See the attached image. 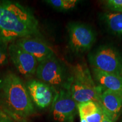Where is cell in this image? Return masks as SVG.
Here are the masks:
<instances>
[{"label":"cell","mask_w":122,"mask_h":122,"mask_svg":"<svg viewBox=\"0 0 122 122\" xmlns=\"http://www.w3.org/2000/svg\"><path fill=\"white\" fill-rule=\"evenodd\" d=\"M0 27L11 41L40 35L39 22L32 11L14 1L0 0Z\"/></svg>","instance_id":"cell-1"},{"label":"cell","mask_w":122,"mask_h":122,"mask_svg":"<svg viewBox=\"0 0 122 122\" xmlns=\"http://www.w3.org/2000/svg\"><path fill=\"white\" fill-rule=\"evenodd\" d=\"M0 104L8 115L27 118L35 113L26 85L13 72L6 74L0 81Z\"/></svg>","instance_id":"cell-2"},{"label":"cell","mask_w":122,"mask_h":122,"mask_svg":"<svg viewBox=\"0 0 122 122\" xmlns=\"http://www.w3.org/2000/svg\"><path fill=\"white\" fill-rule=\"evenodd\" d=\"M72 81L70 91L77 103L100 102L102 90L96 84L91 70L85 63H77L71 68Z\"/></svg>","instance_id":"cell-3"},{"label":"cell","mask_w":122,"mask_h":122,"mask_svg":"<svg viewBox=\"0 0 122 122\" xmlns=\"http://www.w3.org/2000/svg\"><path fill=\"white\" fill-rule=\"evenodd\" d=\"M36 74L39 80L57 92L70 89L72 81L71 69L55 55L38 64Z\"/></svg>","instance_id":"cell-4"},{"label":"cell","mask_w":122,"mask_h":122,"mask_svg":"<svg viewBox=\"0 0 122 122\" xmlns=\"http://www.w3.org/2000/svg\"><path fill=\"white\" fill-rule=\"evenodd\" d=\"M88 59L92 67L122 76V55L114 46H100L89 53Z\"/></svg>","instance_id":"cell-5"},{"label":"cell","mask_w":122,"mask_h":122,"mask_svg":"<svg viewBox=\"0 0 122 122\" xmlns=\"http://www.w3.org/2000/svg\"><path fill=\"white\" fill-rule=\"evenodd\" d=\"M68 45L76 54H81L91 49L96 40L94 30L87 24L72 22L67 26Z\"/></svg>","instance_id":"cell-6"},{"label":"cell","mask_w":122,"mask_h":122,"mask_svg":"<svg viewBox=\"0 0 122 122\" xmlns=\"http://www.w3.org/2000/svg\"><path fill=\"white\" fill-rule=\"evenodd\" d=\"M77 104L72 98L70 89L57 92L51 104L53 119L58 122H73L77 113Z\"/></svg>","instance_id":"cell-7"},{"label":"cell","mask_w":122,"mask_h":122,"mask_svg":"<svg viewBox=\"0 0 122 122\" xmlns=\"http://www.w3.org/2000/svg\"><path fill=\"white\" fill-rule=\"evenodd\" d=\"M8 53L9 57L20 74L27 76L36 72L39 64L37 59L15 42H12L9 46Z\"/></svg>","instance_id":"cell-8"},{"label":"cell","mask_w":122,"mask_h":122,"mask_svg":"<svg viewBox=\"0 0 122 122\" xmlns=\"http://www.w3.org/2000/svg\"><path fill=\"white\" fill-rule=\"evenodd\" d=\"M30 98L40 109L47 108L52 104L57 91L51 86L39 80H30L26 83Z\"/></svg>","instance_id":"cell-9"},{"label":"cell","mask_w":122,"mask_h":122,"mask_svg":"<svg viewBox=\"0 0 122 122\" xmlns=\"http://www.w3.org/2000/svg\"><path fill=\"white\" fill-rule=\"evenodd\" d=\"M15 42L34 57L39 63L55 55L49 46L36 36L20 38L16 40Z\"/></svg>","instance_id":"cell-10"},{"label":"cell","mask_w":122,"mask_h":122,"mask_svg":"<svg viewBox=\"0 0 122 122\" xmlns=\"http://www.w3.org/2000/svg\"><path fill=\"white\" fill-rule=\"evenodd\" d=\"M99 103L103 112L115 122L122 107V94L110 90H103L100 95Z\"/></svg>","instance_id":"cell-11"},{"label":"cell","mask_w":122,"mask_h":122,"mask_svg":"<svg viewBox=\"0 0 122 122\" xmlns=\"http://www.w3.org/2000/svg\"><path fill=\"white\" fill-rule=\"evenodd\" d=\"M92 75L96 84L102 90H110L122 94V76L91 68Z\"/></svg>","instance_id":"cell-12"},{"label":"cell","mask_w":122,"mask_h":122,"mask_svg":"<svg viewBox=\"0 0 122 122\" xmlns=\"http://www.w3.org/2000/svg\"><path fill=\"white\" fill-rule=\"evenodd\" d=\"M102 19L110 32L122 37V12H107L102 15Z\"/></svg>","instance_id":"cell-13"},{"label":"cell","mask_w":122,"mask_h":122,"mask_svg":"<svg viewBox=\"0 0 122 122\" xmlns=\"http://www.w3.org/2000/svg\"><path fill=\"white\" fill-rule=\"evenodd\" d=\"M45 2L59 11H67L74 9L79 1L76 0H46Z\"/></svg>","instance_id":"cell-14"},{"label":"cell","mask_w":122,"mask_h":122,"mask_svg":"<svg viewBox=\"0 0 122 122\" xmlns=\"http://www.w3.org/2000/svg\"><path fill=\"white\" fill-rule=\"evenodd\" d=\"M100 106L98 102L93 101L78 103L77 111L79 112L80 118H85L86 117L92 115L98 110Z\"/></svg>","instance_id":"cell-15"},{"label":"cell","mask_w":122,"mask_h":122,"mask_svg":"<svg viewBox=\"0 0 122 122\" xmlns=\"http://www.w3.org/2000/svg\"><path fill=\"white\" fill-rule=\"evenodd\" d=\"M7 42L0 40V66L6 65L8 62Z\"/></svg>","instance_id":"cell-16"},{"label":"cell","mask_w":122,"mask_h":122,"mask_svg":"<svg viewBox=\"0 0 122 122\" xmlns=\"http://www.w3.org/2000/svg\"><path fill=\"white\" fill-rule=\"evenodd\" d=\"M106 4L111 11L122 12V0H108Z\"/></svg>","instance_id":"cell-17"},{"label":"cell","mask_w":122,"mask_h":122,"mask_svg":"<svg viewBox=\"0 0 122 122\" xmlns=\"http://www.w3.org/2000/svg\"><path fill=\"white\" fill-rule=\"evenodd\" d=\"M103 115V111L101 107L99 108L95 113L85 118L88 122H101Z\"/></svg>","instance_id":"cell-18"},{"label":"cell","mask_w":122,"mask_h":122,"mask_svg":"<svg viewBox=\"0 0 122 122\" xmlns=\"http://www.w3.org/2000/svg\"><path fill=\"white\" fill-rule=\"evenodd\" d=\"M0 122H14L13 119L3 110H0Z\"/></svg>","instance_id":"cell-19"},{"label":"cell","mask_w":122,"mask_h":122,"mask_svg":"<svg viewBox=\"0 0 122 122\" xmlns=\"http://www.w3.org/2000/svg\"><path fill=\"white\" fill-rule=\"evenodd\" d=\"M9 116L12 119L14 120L16 122H32L27 119V118H23V117H19V116H16L14 115H11Z\"/></svg>","instance_id":"cell-20"},{"label":"cell","mask_w":122,"mask_h":122,"mask_svg":"<svg viewBox=\"0 0 122 122\" xmlns=\"http://www.w3.org/2000/svg\"><path fill=\"white\" fill-rule=\"evenodd\" d=\"M0 40L4 41L6 42L7 43L11 41V39L7 36V35L3 31L1 27H0Z\"/></svg>","instance_id":"cell-21"},{"label":"cell","mask_w":122,"mask_h":122,"mask_svg":"<svg viewBox=\"0 0 122 122\" xmlns=\"http://www.w3.org/2000/svg\"><path fill=\"white\" fill-rule=\"evenodd\" d=\"M101 122H112V120H111V119L108 117V116H107L106 114L103 112L102 120Z\"/></svg>","instance_id":"cell-22"},{"label":"cell","mask_w":122,"mask_h":122,"mask_svg":"<svg viewBox=\"0 0 122 122\" xmlns=\"http://www.w3.org/2000/svg\"><path fill=\"white\" fill-rule=\"evenodd\" d=\"M80 118V122H88L85 118Z\"/></svg>","instance_id":"cell-23"}]
</instances>
